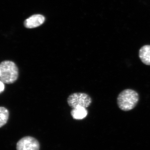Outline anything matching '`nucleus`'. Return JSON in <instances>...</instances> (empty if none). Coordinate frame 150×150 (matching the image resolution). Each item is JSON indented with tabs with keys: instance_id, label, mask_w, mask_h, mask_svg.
Masks as SVG:
<instances>
[{
	"instance_id": "nucleus-6",
	"label": "nucleus",
	"mask_w": 150,
	"mask_h": 150,
	"mask_svg": "<svg viewBox=\"0 0 150 150\" xmlns=\"http://www.w3.org/2000/svg\"><path fill=\"white\" fill-rule=\"evenodd\" d=\"M139 56L144 64L150 65V45H145L142 47L139 52Z\"/></svg>"
},
{
	"instance_id": "nucleus-5",
	"label": "nucleus",
	"mask_w": 150,
	"mask_h": 150,
	"mask_svg": "<svg viewBox=\"0 0 150 150\" xmlns=\"http://www.w3.org/2000/svg\"><path fill=\"white\" fill-rule=\"evenodd\" d=\"M45 20V17L43 16L40 14L34 15L25 21L24 25L27 28H34L41 25Z\"/></svg>"
},
{
	"instance_id": "nucleus-4",
	"label": "nucleus",
	"mask_w": 150,
	"mask_h": 150,
	"mask_svg": "<svg viewBox=\"0 0 150 150\" xmlns=\"http://www.w3.org/2000/svg\"><path fill=\"white\" fill-rule=\"evenodd\" d=\"M16 149V150H39L40 143L34 137L26 136L17 142Z\"/></svg>"
},
{
	"instance_id": "nucleus-9",
	"label": "nucleus",
	"mask_w": 150,
	"mask_h": 150,
	"mask_svg": "<svg viewBox=\"0 0 150 150\" xmlns=\"http://www.w3.org/2000/svg\"><path fill=\"white\" fill-rule=\"evenodd\" d=\"M5 84L2 81L0 80V94L2 93L4 91Z\"/></svg>"
},
{
	"instance_id": "nucleus-7",
	"label": "nucleus",
	"mask_w": 150,
	"mask_h": 150,
	"mask_svg": "<svg viewBox=\"0 0 150 150\" xmlns=\"http://www.w3.org/2000/svg\"><path fill=\"white\" fill-rule=\"evenodd\" d=\"M71 115L74 119L82 120L86 117L88 111L86 108L76 107L73 108L71 111Z\"/></svg>"
},
{
	"instance_id": "nucleus-2",
	"label": "nucleus",
	"mask_w": 150,
	"mask_h": 150,
	"mask_svg": "<svg viewBox=\"0 0 150 150\" xmlns=\"http://www.w3.org/2000/svg\"><path fill=\"white\" fill-rule=\"evenodd\" d=\"M139 100V94L137 92L133 90L126 89L118 96L117 103L121 110L127 111L134 108Z\"/></svg>"
},
{
	"instance_id": "nucleus-3",
	"label": "nucleus",
	"mask_w": 150,
	"mask_h": 150,
	"mask_svg": "<svg viewBox=\"0 0 150 150\" xmlns=\"http://www.w3.org/2000/svg\"><path fill=\"white\" fill-rule=\"evenodd\" d=\"M68 103L72 108L76 107H88L92 102L90 96L85 93H77L72 94L68 98Z\"/></svg>"
},
{
	"instance_id": "nucleus-1",
	"label": "nucleus",
	"mask_w": 150,
	"mask_h": 150,
	"mask_svg": "<svg viewBox=\"0 0 150 150\" xmlns=\"http://www.w3.org/2000/svg\"><path fill=\"white\" fill-rule=\"evenodd\" d=\"M18 76V68L14 62L6 60L0 63V80L4 83H14Z\"/></svg>"
},
{
	"instance_id": "nucleus-8",
	"label": "nucleus",
	"mask_w": 150,
	"mask_h": 150,
	"mask_svg": "<svg viewBox=\"0 0 150 150\" xmlns=\"http://www.w3.org/2000/svg\"><path fill=\"white\" fill-rule=\"evenodd\" d=\"M9 111L4 106H0V128L7 123L9 118Z\"/></svg>"
}]
</instances>
